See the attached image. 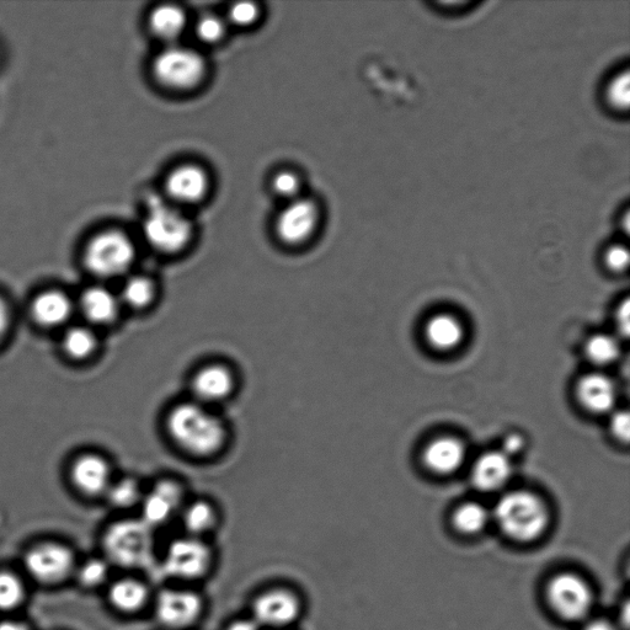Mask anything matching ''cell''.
Here are the masks:
<instances>
[{
  "instance_id": "cell-1",
  "label": "cell",
  "mask_w": 630,
  "mask_h": 630,
  "mask_svg": "<svg viewBox=\"0 0 630 630\" xmlns=\"http://www.w3.org/2000/svg\"><path fill=\"white\" fill-rule=\"evenodd\" d=\"M165 424L170 440L190 456H215L227 442L226 425L220 416L195 400L175 405Z\"/></svg>"
},
{
  "instance_id": "cell-2",
  "label": "cell",
  "mask_w": 630,
  "mask_h": 630,
  "mask_svg": "<svg viewBox=\"0 0 630 630\" xmlns=\"http://www.w3.org/2000/svg\"><path fill=\"white\" fill-rule=\"evenodd\" d=\"M140 519L120 520L106 530L103 547L108 563L127 570H146L156 562V533Z\"/></svg>"
},
{
  "instance_id": "cell-3",
  "label": "cell",
  "mask_w": 630,
  "mask_h": 630,
  "mask_svg": "<svg viewBox=\"0 0 630 630\" xmlns=\"http://www.w3.org/2000/svg\"><path fill=\"white\" fill-rule=\"evenodd\" d=\"M136 256L135 244L128 234L121 229L105 228L85 240L80 260L96 279L111 280L126 275Z\"/></svg>"
},
{
  "instance_id": "cell-4",
  "label": "cell",
  "mask_w": 630,
  "mask_h": 630,
  "mask_svg": "<svg viewBox=\"0 0 630 630\" xmlns=\"http://www.w3.org/2000/svg\"><path fill=\"white\" fill-rule=\"evenodd\" d=\"M494 520L505 536L517 542H532L547 530V506L530 491H512L496 504Z\"/></svg>"
},
{
  "instance_id": "cell-5",
  "label": "cell",
  "mask_w": 630,
  "mask_h": 630,
  "mask_svg": "<svg viewBox=\"0 0 630 630\" xmlns=\"http://www.w3.org/2000/svg\"><path fill=\"white\" fill-rule=\"evenodd\" d=\"M152 73L162 87L189 92L204 83L207 63L201 53L192 48L172 45L154 58Z\"/></svg>"
},
{
  "instance_id": "cell-6",
  "label": "cell",
  "mask_w": 630,
  "mask_h": 630,
  "mask_svg": "<svg viewBox=\"0 0 630 630\" xmlns=\"http://www.w3.org/2000/svg\"><path fill=\"white\" fill-rule=\"evenodd\" d=\"M144 237L151 247L163 254H178L188 247L194 227L175 207L154 202L143 223Z\"/></svg>"
},
{
  "instance_id": "cell-7",
  "label": "cell",
  "mask_w": 630,
  "mask_h": 630,
  "mask_svg": "<svg viewBox=\"0 0 630 630\" xmlns=\"http://www.w3.org/2000/svg\"><path fill=\"white\" fill-rule=\"evenodd\" d=\"M213 562L215 554L205 539L186 536L169 544L162 565L169 578L195 583L210 574Z\"/></svg>"
},
{
  "instance_id": "cell-8",
  "label": "cell",
  "mask_w": 630,
  "mask_h": 630,
  "mask_svg": "<svg viewBox=\"0 0 630 630\" xmlns=\"http://www.w3.org/2000/svg\"><path fill=\"white\" fill-rule=\"evenodd\" d=\"M205 611V600L199 592L165 587L154 600V617L167 630H186L199 623Z\"/></svg>"
},
{
  "instance_id": "cell-9",
  "label": "cell",
  "mask_w": 630,
  "mask_h": 630,
  "mask_svg": "<svg viewBox=\"0 0 630 630\" xmlns=\"http://www.w3.org/2000/svg\"><path fill=\"white\" fill-rule=\"evenodd\" d=\"M302 612L300 595L287 587H271L252 602V618L260 628L286 629L297 623Z\"/></svg>"
},
{
  "instance_id": "cell-10",
  "label": "cell",
  "mask_w": 630,
  "mask_h": 630,
  "mask_svg": "<svg viewBox=\"0 0 630 630\" xmlns=\"http://www.w3.org/2000/svg\"><path fill=\"white\" fill-rule=\"evenodd\" d=\"M547 599L553 611L567 621H583L594 605L589 584L579 575H555L547 586Z\"/></svg>"
},
{
  "instance_id": "cell-11",
  "label": "cell",
  "mask_w": 630,
  "mask_h": 630,
  "mask_svg": "<svg viewBox=\"0 0 630 630\" xmlns=\"http://www.w3.org/2000/svg\"><path fill=\"white\" fill-rule=\"evenodd\" d=\"M25 568L41 584H60L72 573L74 555L61 543H42L26 554Z\"/></svg>"
},
{
  "instance_id": "cell-12",
  "label": "cell",
  "mask_w": 630,
  "mask_h": 630,
  "mask_svg": "<svg viewBox=\"0 0 630 630\" xmlns=\"http://www.w3.org/2000/svg\"><path fill=\"white\" fill-rule=\"evenodd\" d=\"M320 220L319 207L307 199L290 201L276 218V236L286 245L307 243L317 231Z\"/></svg>"
},
{
  "instance_id": "cell-13",
  "label": "cell",
  "mask_w": 630,
  "mask_h": 630,
  "mask_svg": "<svg viewBox=\"0 0 630 630\" xmlns=\"http://www.w3.org/2000/svg\"><path fill=\"white\" fill-rule=\"evenodd\" d=\"M184 505V489L172 479L160 480L141 501V519L156 530L167 525Z\"/></svg>"
},
{
  "instance_id": "cell-14",
  "label": "cell",
  "mask_w": 630,
  "mask_h": 630,
  "mask_svg": "<svg viewBox=\"0 0 630 630\" xmlns=\"http://www.w3.org/2000/svg\"><path fill=\"white\" fill-rule=\"evenodd\" d=\"M165 190L178 204L196 205L205 200L210 191V178L199 165H179L169 173Z\"/></svg>"
},
{
  "instance_id": "cell-15",
  "label": "cell",
  "mask_w": 630,
  "mask_h": 630,
  "mask_svg": "<svg viewBox=\"0 0 630 630\" xmlns=\"http://www.w3.org/2000/svg\"><path fill=\"white\" fill-rule=\"evenodd\" d=\"M236 388V379L227 366L212 363L200 368L191 381L195 402L202 405L217 404L226 400Z\"/></svg>"
},
{
  "instance_id": "cell-16",
  "label": "cell",
  "mask_w": 630,
  "mask_h": 630,
  "mask_svg": "<svg viewBox=\"0 0 630 630\" xmlns=\"http://www.w3.org/2000/svg\"><path fill=\"white\" fill-rule=\"evenodd\" d=\"M71 480L80 493L105 495L112 483L111 467L104 457L87 453L79 456L71 467Z\"/></svg>"
},
{
  "instance_id": "cell-17",
  "label": "cell",
  "mask_w": 630,
  "mask_h": 630,
  "mask_svg": "<svg viewBox=\"0 0 630 630\" xmlns=\"http://www.w3.org/2000/svg\"><path fill=\"white\" fill-rule=\"evenodd\" d=\"M74 304L66 292L50 288L36 295L31 302L32 319L42 328H58L72 318Z\"/></svg>"
},
{
  "instance_id": "cell-18",
  "label": "cell",
  "mask_w": 630,
  "mask_h": 630,
  "mask_svg": "<svg viewBox=\"0 0 630 630\" xmlns=\"http://www.w3.org/2000/svg\"><path fill=\"white\" fill-rule=\"evenodd\" d=\"M120 297L108 287L94 285L85 288L80 295L79 306L85 319L94 325H110L119 318Z\"/></svg>"
},
{
  "instance_id": "cell-19",
  "label": "cell",
  "mask_w": 630,
  "mask_h": 630,
  "mask_svg": "<svg viewBox=\"0 0 630 630\" xmlns=\"http://www.w3.org/2000/svg\"><path fill=\"white\" fill-rule=\"evenodd\" d=\"M576 393L583 407L595 414L610 413L617 402L615 383L601 373L581 378Z\"/></svg>"
},
{
  "instance_id": "cell-20",
  "label": "cell",
  "mask_w": 630,
  "mask_h": 630,
  "mask_svg": "<svg viewBox=\"0 0 630 630\" xmlns=\"http://www.w3.org/2000/svg\"><path fill=\"white\" fill-rule=\"evenodd\" d=\"M512 475L510 457L504 452H489L474 464L472 482L475 488L489 493L504 487Z\"/></svg>"
},
{
  "instance_id": "cell-21",
  "label": "cell",
  "mask_w": 630,
  "mask_h": 630,
  "mask_svg": "<svg viewBox=\"0 0 630 630\" xmlns=\"http://www.w3.org/2000/svg\"><path fill=\"white\" fill-rule=\"evenodd\" d=\"M109 601L116 611L125 615H136L151 601V590L142 580L120 579L110 586Z\"/></svg>"
},
{
  "instance_id": "cell-22",
  "label": "cell",
  "mask_w": 630,
  "mask_h": 630,
  "mask_svg": "<svg viewBox=\"0 0 630 630\" xmlns=\"http://www.w3.org/2000/svg\"><path fill=\"white\" fill-rule=\"evenodd\" d=\"M466 450L461 441L452 437H441L426 447L424 461L430 471L437 474H451L461 468Z\"/></svg>"
},
{
  "instance_id": "cell-23",
  "label": "cell",
  "mask_w": 630,
  "mask_h": 630,
  "mask_svg": "<svg viewBox=\"0 0 630 630\" xmlns=\"http://www.w3.org/2000/svg\"><path fill=\"white\" fill-rule=\"evenodd\" d=\"M149 29L159 40L173 42L184 34L188 25L185 10L175 4H163L154 8L148 20Z\"/></svg>"
},
{
  "instance_id": "cell-24",
  "label": "cell",
  "mask_w": 630,
  "mask_h": 630,
  "mask_svg": "<svg viewBox=\"0 0 630 630\" xmlns=\"http://www.w3.org/2000/svg\"><path fill=\"white\" fill-rule=\"evenodd\" d=\"M601 101L603 106L618 117H626L630 103L629 67L617 68L602 84Z\"/></svg>"
},
{
  "instance_id": "cell-25",
  "label": "cell",
  "mask_w": 630,
  "mask_h": 630,
  "mask_svg": "<svg viewBox=\"0 0 630 630\" xmlns=\"http://www.w3.org/2000/svg\"><path fill=\"white\" fill-rule=\"evenodd\" d=\"M461 323L451 315L440 314L426 325V339L432 347L441 351L456 349L463 340Z\"/></svg>"
},
{
  "instance_id": "cell-26",
  "label": "cell",
  "mask_w": 630,
  "mask_h": 630,
  "mask_svg": "<svg viewBox=\"0 0 630 630\" xmlns=\"http://www.w3.org/2000/svg\"><path fill=\"white\" fill-rule=\"evenodd\" d=\"M183 525L188 536L204 539L208 533L215 530L217 512L207 501H195L183 510Z\"/></svg>"
},
{
  "instance_id": "cell-27",
  "label": "cell",
  "mask_w": 630,
  "mask_h": 630,
  "mask_svg": "<svg viewBox=\"0 0 630 630\" xmlns=\"http://www.w3.org/2000/svg\"><path fill=\"white\" fill-rule=\"evenodd\" d=\"M98 338L88 327H73L66 331L62 339V349L69 359L84 361L98 350Z\"/></svg>"
},
{
  "instance_id": "cell-28",
  "label": "cell",
  "mask_w": 630,
  "mask_h": 630,
  "mask_svg": "<svg viewBox=\"0 0 630 630\" xmlns=\"http://www.w3.org/2000/svg\"><path fill=\"white\" fill-rule=\"evenodd\" d=\"M121 303L132 309L147 308L156 298V285L144 275L130 276L120 293Z\"/></svg>"
},
{
  "instance_id": "cell-29",
  "label": "cell",
  "mask_w": 630,
  "mask_h": 630,
  "mask_svg": "<svg viewBox=\"0 0 630 630\" xmlns=\"http://www.w3.org/2000/svg\"><path fill=\"white\" fill-rule=\"evenodd\" d=\"M489 520V511L477 503L459 506L453 517L457 530L466 535H477L482 532L488 526Z\"/></svg>"
},
{
  "instance_id": "cell-30",
  "label": "cell",
  "mask_w": 630,
  "mask_h": 630,
  "mask_svg": "<svg viewBox=\"0 0 630 630\" xmlns=\"http://www.w3.org/2000/svg\"><path fill=\"white\" fill-rule=\"evenodd\" d=\"M586 356L597 366H607L617 361L621 354L618 341L611 335L597 334L587 341Z\"/></svg>"
},
{
  "instance_id": "cell-31",
  "label": "cell",
  "mask_w": 630,
  "mask_h": 630,
  "mask_svg": "<svg viewBox=\"0 0 630 630\" xmlns=\"http://www.w3.org/2000/svg\"><path fill=\"white\" fill-rule=\"evenodd\" d=\"M105 496L112 506L119 507V509H130L136 504H141L143 498L140 484L132 478L112 482Z\"/></svg>"
},
{
  "instance_id": "cell-32",
  "label": "cell",
  "mask_w": 630,
  "mask_h": 630,
  "mask_svg": "<svg viewBox=\"0 0 630 630\" xmlns=\"http://www.w3.org/2000/svg\"><path fill=\"white\" fill-rule=\"evenodd\" d=\"M25 589L18 576L0 571V611H10L23 603Z\"/></svg>"
},
{
  "instance_id": "cell-33",
  "label": "cell",
  "mask_w": 630,
  "mask_h": 630,
  "mask_svg": "<svg viewBox=\"0 0 630 630\" xmlns=\"http://www.w3.org/2000/svg\"><path fill=\"white\" fill-rule=\"evenodd\" d=\"M226 32V23H224L223 19L212 14L201 16L195 26L196 36L199 37L200 41L208 45L218 44V42L222 41Z\"/></svg>"
},
{
  "instance_id": "cell-34",
  "label": "cell",
  "mask_w": 630,
  "mask_h": 630,
  "mask_svg": "<svg viewBox=\"0 0 630 630\" xmlns=\"http://www.w3.org/2000/svg\"><path fill=\"white\" fill-rule=\"evenodd\" d=\"M109 576V563L104 559H90L79 569V583L87 589H96L105 584Z\"/></svg>"
},
{
  "instance_id": "cell-35",
  "label": "cell",
  "mask_w": 630,
  "mask_h": 630,
  "mask_svg": "<svg viewBox=\"0 0 630 630\" xmlns=\"http://www.w3.org/2000/svg\"><path fill=\"white\" fill-rule=\"evenodd\" d=\"M602 261L606 268L615 274H623L629 266V249L626 242L608 244L602 253Z\"/></svg>"
},
{
  "instance_id": "cell-36",
  "label": "cell",
  "mask_w": 630,
  "mask_h": 630,
  "mask_svg": "<svg viewBox=\"0 0 630 630\" xmlns=\"http://www.w3.org/2000/svg\"><path fill=\"white\" fill-rule=\"evenodd\" d=\"M301 179L291 170H282L272 178L271 188L282 199L296 200L301 191Z\"/></svg>"
},
{
  "instance_id": "cell-37",
  "label": "cell",
  "mask_w": 630,
  "mask_h": 630,
  "mask_svg": "<svg viewBox=\"0 0 630 630\" xmlns=\"http://www.w3.org/2000/svg\"><path fill=\"white\" fill-rule=\"evenodd\" d=\"M259 16L258 4L252 2L234 3L228 10L229 23L238 26V28H249L258 21Z\"/></svg>"
},
{
  "instance_id": "cell-38",
  "label": "cell",
  "mask_w": 630,
  "mask_h": 630,
  "mask_svg": "<svg viewBox=\"0 0 630 630\" xmlns=\"http://www.w3.org/2000/svg\"><path fill=\"white\" fill-rule=\"evenodd\" d=\"M612 434L617 437L618 440L623 442L629 441L630 436V418L627 410L618 411L613 414L611 420Z\"/></svg>"
},
{
  "instance_id": "cell-39",
  "label": "cell",
  "mask_w": 630,
  "mask_h": 630,
  "mask_svg": "<svg viewBox=\"0 0 630 630\" xmlns=\"http://www.w3.org/2000/svg\"><path fill=\"white\" fill-rule=\"evenodd\" d=\"M10 324H12V313H10V307L5 298L0 295V343L7 336Z\"/></svg>"
},
{
  "instance_id": "cell-40",
  "label": "cell",
  "mask_w": 630,
  "mask_h": 630,
  "mask_svg": "<svg viewBox=\"0 0 630 630\" xmlns=\"http://www.w3.org/2000/svg\"><path fill=\"white\" fill-rule=\"evenodd\" d=\"M629 317H630L629 301L624 300L621 306H619L618 312H617V325H618L619 333H621L622 336H624V338H627V336L629 335V325H630Z\"/></svg>"
},
{
  "instance_id": "cell-41",
  "label": "cell",
  "mask_w": 630,
  "mask_h": 630,
  "mask_svg": "<svg viewBox=\"0 0 630 630\" xmlns=\"http://www.w3.org/2000/svg\"><path fill=\"white\" fill-rule=\"evenodd\" d=\"M523 446H525V440L519 434H512L507 436L504 441V452L506 456L517 455V453L523 450Z\"/></svg>"
},
{
  "instance_id": "cell-42",
  "label": "cell",
  "mask_w": 630,
  "mask_h": 630,
  "mask_svg": "<svg viewBox=\"0 0 630 630\" xmlns=\"http://www.w3.org/2000/svg\"><path fill=\"white\" fill-rule=\"evenodd\" d=\"M261 628L258 626V623L254 621L252 617L250 618H240L236 619L228 624L226 629L224 630H260Z\"/></svg>"
},
{
  "instance_id": "cell-43",
  "label": "cell",
  "mask_w": 630,
  "mask_h": 630,
  "mask_svg": "<svg viewBox=\"0 0 630 630\" xmlns=\"http://www.w3.org/2000/svg\"><path fill=\"white\" fill-rule=\"evenodd\" d=\"M617 227L619 232H621V236L627 238L629 236L630 231V212L628 204L624 206L619 213Z\"/></svg>"
},
{
  "instance_id": "cell-44",
  "label": "cell",
  "mask_w": 630,
  "mask_h": 630,
  "mask_svg": "<svg viewBox=\"0 0 630 630\" xmlns=\"http://www.w3.org/2000/svg\"><path fill=\"white\" fill-rule=\"evenodd\" d=\"M584 630H618L615 624L606 621V619H592L587 622Z\"/></svg>"
},
{
  "instance_id": "cell-45",
  "label": "cell",
  "mask_w": 630,
  "mask_h": 630,
  "mask_svg": "<svg viewBox=\"0 0 630 630\" xmlns=\"http://www.w3.org/2000/svg\"><path fill=\"white\" fill-rule=\"evenodd\" d=\"M0 630H30L25 623L5 621L0 623Z\"/></svg>"
},
{
  "instance_id": "cell-46",
  "label": "cell",
  "mask_w": 630,
  "mask_h": 630,
  "mask_svg": "<svg viewBox=\"0 0 630 630\" xmlns=\"http://www.w3.org/2000/svg\"><path fill=\"white\" fill-rule=\"evenodd\" d=\"M4 58H5L4 48L2 45H0V68H2L3 66Z\"/></svg>"
}]
</instances>
